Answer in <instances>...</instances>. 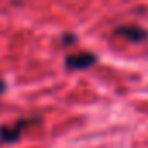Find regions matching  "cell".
I'll return each mask as SVG.
<instances>
[{
  "mask_svg": "<svg viewBox=\"0 0 148 148\" xmlns=\"http://www.w3.org/2000/svg\"><path fill=\"white\" fill-rule=\"evenodd\" d=\"M98 61V58L91 52H80V54H73L66 58V68L70 70H86L92 66Z\"/></svg>",
  "mask_w": 148,
  "mask_h": 148,
  "instance_id": "7a4b0ae2",
  "label": "cell"
},
{
  "mask_svg": "<svg viewBox=\"0 0 148 148\" xmlns=\"http://www.w3.org/2000/svg\"><path fill=\"white\" fill-rule=\"evenodd\" d=\"M115 35L125 37L131 42H143V40L148 38V32L143 30L141 26H134V25H125V26L115 28Z\"/></svg>",
  "mask_w": 148,
  "mask_h": 148,
  "instance_id": "3957f363",
  "label": "cell"
},
{
  "mask_svg": "<svg viewBox=\"0 0 148 148\" xmlns=\"http://www.w3.org/2000/svg\"><path fill=\"white\" fill-rule=\"evenodd\" d=\"M38 122H40V119L33 117V119H21L12 125L0 127V141L2 143H14V141H18L21 138V134H23V131L26 127H30L32 124H38Z\"/></svg>",
  "mask_w": 148,
  "mask_h": 148,
  "instance_id": "6da1fadb",
  "label": "cell"
},
{
  "mask_svg": "<svg viewBox=\"0 0 148 148\" xmlns=\"http://www.w3.org/2000/svg\"><path fill=\"white\" fill-rule=\"evenodd\" d=\"M4 91H5V82L0 80V92H4Z\"/></svg>",
  "mask_w": 148,
  "mask_h": 148,
  "instance_id": "277c9868",
  "label": "cell"
}]
</instances>
